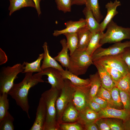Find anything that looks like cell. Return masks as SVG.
<instances>
[{
    "label": "cell",
    "instance_id": "obj_1",
    "mask_svg": "<svg viewBox=\"0 0 130 130\" xmlns=\"http://www.w3.org/2000/svg\"><path fill=\"white\" fill-rule=\"evenodd\" d=\"M25 77L20 82L14 84L8 93L15 101L17 104L27 114L30 118L29 114V105L28 94L30 89L39 83L44 81L42 79V76L38 73L33 75V73H25Z\"/></svg>",
    "mask_w": 130,
    "mask_h": 130
},
{
    "label": "cell",
    "instance_id": "obj_2",
    "mask_svg": "<svg viewBox=\"0 0 130 130\" xmlns=\"http://www.w3.org/2000/svg\"><path fill=\"white\" fill-rule=\"evenodd\" d=\"M60 91L52 87L46 91L41 97L46 105V117L43 130H60L56 118V102Z\"/></svg>",
    "mask_w": 130,
    "mask_h": 130
},
{
    "label": "cell",
    "instance_id": "obj_3",
    "mask_svg": "<svg viewBox=\"0 0 130 130\" xmlns=\"http://www.w3.org/2000/svg\"><path fill=\"white\" fill-rule=\"evenodd\" d=\"M93 65L91 56L86 50L80 51L77 49L70 56L68 69L78 76L84 74L89 67Z\"/></svg>",
    "mask_w": 130,
    "mask_h": 130
},
{
    "label": "cell",
    "instance_id": "obj_4",
    "mask_svg": "<svg viewBox=\"0 0 130 130\" xmlns=\"http://www.w3.org/2000/svg\"><path fill=\"white\" fill-rule=\"evenodd\" d=\"M107 31L101 39L99 44L102 46L106 43H115L125 39H130V28L118 25L112 20L107 26Z\"/></svg>",
    "mask_w": 130,
    "mask_h": 130
},
{
    "label": "cell",
    "instance_id": "obj_5",
    "mask_svg": "<svg viewBox=\"0 0 130 130\" xmlns=\"http://www.w3.org/2000/svg\"><path fill=\"white\" fill-rule=\"evenodd\" d=\"M24 67L23 63H18L12 66L3 68L0 72V94L8 93L13 85L14 81L18 75L23 71Z\"/></svg>",
    "mask_w": 130,
    "mask_h": 130
},
{
    "label": "cell",
    "instance_id": "obj_6",
    "mask_svg": "<svg viewBox=\"0 0 130 130\" xmlns=\"http://www.w3.org/2000/svg\"><path fill=\"white\" fill-rule=\"evenodd\" d=\"M75 87L68 79H64V84L60 90V93L56 102L57 121L60 124L62 123V117L63 111L68 104L72 101Z\"/></svg>",
    "mask_w": 130,
    "mask_h": 130
},
{
    "label": "cell",
    "instance_id": "obj_7",
    "mask_svg": "<svg viewBox=\"0 0 130 130\" xmlns=\"http://www.w3.org/2000/svg\"><path fill=\"white\" fill-rule=\"evenodd\" d=\"M74 86L75 91L72 101L75 107L80 112L87 107L91 99L89 95L90 85Z\"/></svg>",
    "mask_w": 130,
    "mask_h": 130
},
{
    "label": "cell",
    "instance_id": "obj_8",
    "mask_svg": "<svg viewBox=\"0 0 130 130\" xmlns=\"http://www.w3.org/2000/svg\"><path fill=\"white\" fill-rule=\"evenodd\" d=\"M130 47V41L124 42H119L106 48L100 46L98 48L91 56L93 61L106 56L117 55L122 53L126 48Z\"/></svg>",
    "mask_w": 130,
    "mask_h": 130
},
{
    "label": "cell",
    "instance_id": "obj_9",
    "mask_svg": "<svg viewBox=\"0 0 130 130\" xmlns=\"http://www.w3.org/2000/svg\"><path fill=\"white\" fill-rule=\"evenodd\" d=\"M96 60L117 69L124 76L129 73L127 66L122 58L121 53L114 55L104 56Z\"/></svg>",
    "mask_w": 130,
    "mask_h": 130
},
{
    "label": "cell",
    "instance_id": "obj_10",
    "mask_svg": "<svg viewBox=\"0 0 130 130\" xmlns=\"http://www.w3.org/2000/svg\"><path fill=\"white\" fill-rule=\"evenodd\" d=\"M98 113V118H115L125 122L130 118V110L124 109H117L108 106L102 109Z\"/></svg>",
    "mask_w": 130,
    "mask_h": 130
},
{
    "label": "cell",
    "instance_id": "obj_11",
    "mask_svg": "<svg viewBox=\"0 0 130 130\" xmlns=\"http://www.w3.org/2000/svg\"><path fill=\"white\" fill-rule=\"evenodd\" d=\"M42 76L46 75L48 77V82L51 85V87L60 91L64 84V79L58 70L52 68H48L43 70L38 73Z\"/></svg>",
    "mask_w": 130,
    "mask_h": 130
},
{
    "label": "cell",
    "instance_id": "obj_12",
    "mask_svg": "<svg viewBox=\"0 0 130 130\" xmlns=\"http://www.w3.org/2000/svg\"><path fill=\"white\" fill-rule=\"evenodd\" d=\"M46 117L45 103L41 97L39 99L36 113V117L30 130H43Z\"/></svg>",
    "mask_w": 130,
    "mask_h": 130
},
{
    "label": "cell",
    "instance_id": "obj_13",
    "mask_svg": "<svg viewBox=\"0 0 130 130\" xmlns=\"http://www.w3.org/2000/svg\"><path fill=\"white\" fill-rule=\"evenodd\" d=\"M65 24L66 28L64 29L54 31L53 33L54 36L57 37L65 33H77L81 28L86 26L85 20L83 18L77 21H68Z\"/></svg>",
    "mask_w": 130,
    "mask_h": 130
},
{
    "label": "cell",
    "instance_id": "obj_14",
    "mask_svg": "<svg viewBox=\"0 0 130 130\" xmlns=\"http://www.w3.org/2000/svg\"><path fill=\"white\" fill-rule=\"evenodd\" d=\"M93 65L97 68L101 81L102 86L110 91L116 85L111 76L99 62L93 61Z\"/></svg>",
    "mask_w": 130,
    "mask_h": 130
},
{
    "label": "cell",
    "instance_id": "obj_15",
    "mask_svg": "<svg viewBox=\"0 0 130 130\" xmlns=\"http://www.w3.org/2000/svg\"><path fill=\"white\" fill-rule=\"evenodd\" d=\"M121 5L120 1L117 0H115L114 2L110 1L106 4L105 7L107 9V14L104 20L100 23L102 31L104 32L108 24L114 16L118 13L117 8Z\"/></svg>",
    "mask_w": 130,
    "mask_h": 130
},
{
    "label": "cell",
    "instance_id": "obj_16",
    "mask_svg": "<svg viewBox=\"0 0 130 130\" xmlns=\"http://www.w3.org/2000/svg\"><path fill=\"white\" fill-rule=\"evenodd\" d=\"M42 47L44 51V56L42 63L41 66L42 69L43 70L48 68H52L59 71L64 70L61 66L50 55L47 44L46 42L44 43Z\"/></svg>",
    "mask_w": 130,
    "mask_h": 130
},
{
    "label": "cell",
    "instance_id": "obj_17",
    "mask_svg": "<svg viewBox=\"0 0 130 130\" xmlns=\"http://www.w3.org/2000/svg\"><path fill=\"white\" fill-rule=\"evenodd\" d=\"M79 112L76 108L72 101L64 110L62 117V123H73L78 120Z\"/></svg>",
    "mask_w": 130,
    "mask_h": 130
},
{
    "label": "cell",
    "instance_id": "obj_18",
    "mask_svg": "<svg viewBox=\"0 0 130 130\" xmlns=\"http://www.w3.org/2000/svg\"><path fill=\"white\" fill-rule=\"evenodd\" d=\"M77 33L78 42L77 49L80 51L86 50L91 38V33L86 26L80 29Z\"/></svg>",
    "mask_w": 130,
    "mask_h": 130
},
{
    "label": "cell",
    "instance_id": "obj_19",
    "mask_svg": "<svg viewBox=\"0 0 130 130\" xmlns=\"http://www.w3.org/2000/svg\"><path fill=\"white\" fill-rule=\"evenodd\" d=\"M83 12L85 17L86 26L91 33L101 31L100 24L89 9L85 6Z\"/></svg>",
    "mask_w": 130,
    "mask_h": 130
},
{
    "label": "cell",
    "instance_id": "obj_20",
    "mask_svg": "<svg viewBox=\"0 0 130 130\" xmlns=\"http://www.w3.org/2000/svg\"><path fill=\"white\" fill-rule=\"evenodd\" d=\"M59 72L64 79L69 80L73 85L79 86L85 85L90 84L89 78L85 79L80 78L66 69L65 70L59 71Z\"/></svg>",
    "mask_w": 130,
    "mask_h": 130
},
{
    "label": "cell",
    "instance_id": "obj_21",
    "mask_svg": "<svg viewBox=\"0 0 130 130\" xmlns=\"http://www.w3.org/2000/svg\"><path fill=\"white\" fill-rule=\"evenodd\" d=\"M98 118V112H95L87 107L79 112L78 118L77 122L83 126L86 124L95 122Z\"/></svg>",
    "mask_w": 130,
    "mask_h": 130
},
{
    "label": "cell",
    "instance_id": "obj_22",
    "mask_svg": "<svg viewBox=\"0 0 130 130\" xmlns=\"http://www.w3.org/2000/svg\"><path fill=\"white\" fill-rule=\"evenodd\" d=\"M60 43L62 46V49L58 55L54 57V58L59 62L62 66L67 69L69 63L70 57L68 53L69 49L66 40L65 39H63L60 40Z\"/></svg>",
    "mask_w": 130,
    "mask_h": 130
},
{
    "label": "cell",
    "instance_id": "obj_23",
    "mask_svg": "<svg viewBox=\"0 0 130 130\" xmlns=\"http://www.w3.org/2000/svg\"><path fill=\"white\" fill-rule=\"evenodd\" d=\"M104 34V32L101 31L91 33V38L86 50L89 55L91 56L98 48L101 46L100 45L99 42Z\"/></svg>",
    "mask_w": 130,
    "mask_h": 130
},
{
    "label": "cell",
    "instance_id": "obj_24",
    "mask_svg": "<svg viewBox=\"0 0 130 130\" xmlns=\"http://www.w3.org/2000/svg\"><path fill=\"white\" fill-rule=\"evenodd\" d=\"M10 1L8 8L10 16L15 11L22 8L29 7L35 8V4L32 0H11Z\"/></svg>",
    "mask_w": 130,
    "mask_h": 130
},
{
    "label": "cell",
    "instance_id": "obj_25",
    "mask_svg": "<svg viewBox=\"0 0 130 130\" xmlns=\"http://www.w3.org/2000/svg\"><path fill=\"white\" fill-rule=\"evenodd\" d=\"M44 56V53L39 54L37 59L35 61L31 63L24 62L23 63L24 65V70L22 73L41 72L43 70L40 66L41 62L42 59H43Z\"/></svg>",
    "mask_w": 130,
    "mask_h": 130
},
{
    "label": "cell",
    "instance_id": "obj_26",
    "mask_svg": "<svg viewBox=\"0 0 130 130\" xmlns=\"http://www.w3.org/2000/svg\"><path fill=\"white\" fill-rule=\"evenodd\" d=\"M90 88L89 95L90 99L96 96L101 85V81L98 72L90 75Z\"/></svg>",
    "mask_w": 130,
    "mask_h": 130
},
{
    "label": "cell",
    "instance_id": "obj_27",
    "mask_svg": "<svg viewBox=\"0 0 130 130\" xmlns=\"http://www.w3.org/2000/svg\"><path fill=\"white\" fill-rule=\"evenodd\" d=\"M85 5L91 11L96 20L99 23L103 16L100 10L98 0H86Z\"/></svg>",
    "mask_w": 130,
    "mask_h": 130
},
{
    "label": "cell",
    "instance_id": "obj_28",
    "mask_svg": "<svg viewBox=\"0 0 130 130\" xmlns=\"http://www.w3.org/2000/svg\"><path fill=\"white\" fill-rule=\"evenodd\" d=\"M63 35L66 38V43L71 56L77 48L78 42L77 33H67Z\"/></svg>",
    "mask_w": 130,
    "mask_h": 130
},
{
    "label": "cell",
    "instance_id": "obj_29",
    "mask_svg": "<svg viewBox=\"0 0 130 130\" xmlns=\"http://www.w3.org/2000/svg\"><path fill=\"white\" fill-rule=\"evenodd\" d=\"M8 95L7 93L0 94V121L7 116L9 112V102Z\"/></svg>",
    "mask_w": 130,
    "mask_h": 130
},
{
    "label": "cell",
    "instance_id": "obj_30",
    "mask_svg": "<svg viewBox=\"0 0 130 130\" xmlns=\"http://www.w3.org/2000/svg\"><path fill=\"white\" fill-rule=\"evenodd\" d=\"M94 61L99 63L105 69L110 75L116 86L118 82L124 76L121 72L117 69L98 60Z\"/></svg>",
    "mask_w": 130,
    "mask_h": 130
},
{
    "label": "cell",
    "instance_id": "obj_31",
    "mask_svg": "<svg viewBox=\"0 0 130 130\" xmlns=\"http://www.w3.org/2000/svg\"><path fill=\"white\" fill-rule=\"evenodd\" d=\"M14 119L9 112L7 116L0 121V130H13L14 127L13 122Z\"/></svg>",
    "mask_w": 130,
    "mask_h": 130
},
{
    "label": "cell",
    "instance_id": "obj_32",
    "mask_svg": "<svg viewBox=\"0 0 130 130\" xmlns=\"http://www.w3.org/2000/svg\"><path fill=\"white\" fill-rule=\"evenodd\" d=\"M116 86L130 94V73H129L122 78L118 82Z\"/></svg>",
    "mask_w": 130,
    "mask_h": 130
},
{
    "label": "cell",
    "instance_id": "obj_33",
    "mask_svg": "<svg viewBox=\"0 0 130 130\" xmlns=\"http://www.w3.org/2000/svg\"><path fill=\"white\" fill-rule=\"evenodd\" d=\"M96 96L106 100L108 102V106L112 107L115 106L112 100L110 91L106 89L102 86Z\"/></svg>",
    "mask_w": 130,
    "mask_h": 130
},
{
    "label": "cell",
    "instance_id": "obj_34",
    "mask_svg": "<svg viewBox=\"0 0 130 130\" xmlns=\"http://www.w3.org/2000/svg\"><path fill=\"white\" fill-rule=\"evenodd\" d=\"M57 9L64 13L70 12L71 9V0H55Z\"/></svg>",
    "mask_w": 130,
    "mask_h": 130
},
{
    "label": "cell",
    "instance_id": "obj_35",
    "mask_svg": "<svg viewBox=\"0 0 130 130\" xmlns=\"http://www.w3.org/2000/svg\"><path fill=\"white\" fill-rule=\"evenodd\" d=\"M110 91L112 100L115 106L118 108L123 107L121 100L119 89L115 86Z\"/></svg>",
    "mask_w": 130,
    "mask_h": 130
},
{
    "label": "cell",
    "instance_id": "obj_36",
    "mask_svg": "<svg viewBox=\"0 0 130 130\" xmlns=\"http://www.w3.org/2000/svg\"><path fill=\"white\" fill-rule=\"evenodd\" d=\"M59 125L61 130H84L83 126L77 122L73 123H62Z\"/></svg>",
    "mask_w": 130,
    "mask_h": 130
},
{
    "label": "cell",
    "instance_id": "obj_37",
    "mask_svg": "<svg viewBox=\"0 0 130 130\" xmlns=\"http://www.w3.org/2000/svg\"><path fill=\"white\" fill-rule=\"evenodd\" d=\"M106 118L111 130H125L124 123L115 118Z\"/></svg>",
    "mask_w": 130,
    "mask_h": 130
},
{
    "label": "cell",
    "instance_id": "obj_38",
    "mask_svg": "<svg viewBox=\"0 0 130 130\" xmlns=\"http://www.w3.org/2000/svg\"><path fill=\"white\" fill-rule=\"evenodd\" d=\"M119 90L124 109L130 110V94L121 90Z\"/></svg>",
    "mask_w": 130,
    "mask_h": 130
},
{
    "label": "cell",
    "instance_id": "obj_39",
    "mask_svg": "<svg viewBox=\"0 0 130 130\" xmlns=\"http://www.w3.org/2000/svg\"><path fill=\"white\" fill-rule=\"evenodd\" d=\"M121 54L127 66L129 73H130V47L125 48Z\"/></svg>",
    "mask_w": 130,
    "mask_h": 130
},
{
    "label": "cell",
    "instance_id": "obj_40",
    "mask_svg": "<svg viewBox=\"0 0 130 130\" xmlns=\"http://www.w3.org/2000/svg\"><path fill=\"white\" fill-rule=\"evenodd\" d=\"M95 123L99 130H111L106 118H98L96 120Z\"/></svg>",
    "mask_w": 130,
    "mask_h": 130
},
{
    "label": "cell",
    "instance_id": "obj_41",
    "mask_svg": "<svg viewBox=\"0 0 130 130\" xmlns=\"http://www.w3.org/2000/svg\"><path fill=\"white\" fill-rule=\"evenodd\" d=\"M87 107L97 112H99L102 109L99 104L91 99L88 102Z\"/></svg>",
    "mask_w": 130,
    "mask_h": 130
},
{
    "label": "cell",
    "instance_id": "obj_42",
    "mask_svg": "<svg viewBox=\"0 0 130 130\" xmlns=\"http://www.w3.org/2000/svg\"><path fill=\"white\" fill-rule=\"evenodd\" d=\"M91 99L99 104L102 109L105 108L108 106V103L106 100L96 96Z\"/></svg>",
    "mask_w": 130,
    "mask_h": 130
},
{
    "label": "cell",
    "instance_id": "obj_43",
    "mask_svg": "<svg viewBox=\"0 0 130 130\" xmlns=\"http://www.w3.org/2000/svg\"><path fill=\"white\" fill-rule=\"evenodd\" d=\"M84 130H98V129L95 122L86 124L83 126Z\"/></svg>",
    "mask_w": 130,
    "mask_h": 130
},
{
    "label": "cell",
    "instance_id": "obj_44",
    "mask_svg": "<svg viewBox=\"0 0 130 130\" xmlns=\"http://www.w3.org/2000/svg\"><path fill=\"white\" fill-rule=\"evenodd\" d=\"M7 60V57L4 51L0 48V65L5 63Z\"/></svg>",
    "mask_w": 130,
    "mask_h": 130
},
{
    "label": "cell",
    "instance_id": "obj_45",
    "mask_svg": "<svg viewBox=\"0 0 130 130\" xmlns=\"http://www.w3.org/2000/svg\"><path fill=\"white\" fill-rule=\"evenodd\" d=\"M34 2L35 6V9L36 10L38 16L41 14L40 6V2L42 0H32Z\"/></svg>",
    "mask_w": 130,
    "mask_h": 130
},
{
    "label": "cell",
    "instance_id": "obj_46",
    "mask_svg": "<svg viewBox=\"0 0 130 130\" xmlns=\"http://www.w3.org/2000/svg\"><path fill=\"white\" fill-rule=\"evenodd\" d=\"M86 0H71L72 5H85Z\"/></svg>",
    "mask_w": 130,
    "mask_h": 130
},
{
    "label": "cell",
    "instance_id": "obj_47",
    "mask_svg": "<svg viewBox=\"0 0 130 130\" xmlns=\"http://www.w3.org/2000/svg\"><path fill=\"white\" fill-rule=\"evenodd\" d=\"M124 124L125 130H130V118L124 122Z\"/></svg>",
    "mask_w": 130,
    "mask_h": 130
},
{
    "label": "cell",
    "instance_id": "obj_48",
    "mask_svg": "<svg viewBox=\"0 0 130 130\" xmlns=\"http://www.w3.org/2000/svg\"><path fill=\"white\" fill-rule=\"evenodd\" d=\"M10 1V0H9Z\"/></svg>",
    "mask_w": 130,
    "mask_h": 130
}]
</instances>
